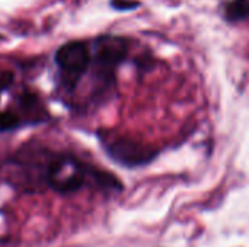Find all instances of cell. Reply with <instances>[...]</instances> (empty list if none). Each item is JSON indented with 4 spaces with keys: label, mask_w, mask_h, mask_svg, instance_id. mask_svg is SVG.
<instances>
[{
    "label": "cell",
    "mask_w": 249,
    "mask_h": 247,
    "mask_svg": "<svg viewBox=\"0 0 249 247\" xmlns=\"http://www.w3.org/2000/svg\"><path fill=\"white\" fill-rule=\"evenodd\" d=\"M101 141L104 150L107 151V156L112 162L130 169L146 166L159 154V150L156 147L125 135L101 137Z\"/></svg>",
    "instance_id": "3957f363"
},
{
    "label": "cell",
    "mask_w": 249,
    "mask_h": 247,
    "mask_svg": "<svg viewBox=\"0 0 249 247\" xmlns=\"http://www.w3.org/2000/svg\"><path fill=\"white\" fill-rule=\"evenodd\" d=\"M20 127H23V121L18 112H15L13 109L0 111V132L15 131Z\"/></svg>",
    "instance_id": "52a82bcc"
},
{
    "label": "cell",
    "mask_w": 249,
    "mask_h": 247,
    "mask_svg": "<svg viewBox=\"0 0 249 247\" xmlns=\"http://www.w3.org/2000/svg\"><path fill=\"white\" fill-rule=\"evenodd\" d=\"M18 105L20 109L19 116L22 118L23 125L25 124H31V125L41 124L50 118V114H48L45 105L35 93H31V92L22 93L18 99Z\"/></svg>",
    "instance_id": "5b68a950"
},
{
    "label": "cell",
    "mask_w": 249,
    "mask_h": 247,
    "mask_svg": "<svg viewBox=\"0 0 249 247\" xmlns=\"http://www.w3.org/2000/svg\"><path fill=\"white\" fill-rule=\"evenodd\" d=\"M55 64L67 89H74L80 79L90 68L92 52L86 42L71 41L63 44L55 52Z\"/></svg>",
    "instance_id": "277c9868"
},
{
    "label": "cell",
    "mask_w": 249,
    "mask_h": 247,
    "mask_svg": "<svg viewBox=\"0 0 249 247\" xmlns=\"http://www.w3.org/2000/svg\"><path fill=\"white\" fill-rule=\"evenodd\" d=\"M90 166L71 154L54 156L45 172L47 185L57 194L67 195L83 188L89 178Z\"/></svg>",
    "instance_id": "7a4b0ae2"
},
{
    "label": "cell",
    "mask_w": 249,
    "mask_h": 247,
    "mask_svg": "<svg viewBox=\"0 0 249 247\" xmlns=\"http://www.w3.org/2000/svg\"><path fill=\"white\" fill-rule=\"evenodd\" d=\"M225 17L231 22L249 19V0H232L225 7Z\"/></svg>",
    "instance_id": "8992f818"
},
{
    "label": "cell",
    "mask_w": 249,
    "mask_h": 247,
    "mask_svg": "<svg viewBox=\"0 0 249 247\" xmlns=\"http://www.w3.org/2000/svg\"><path fill=\"white\" fill-rule=\"evenodd\" d=\"M90 68L98 90H107L115 83V71L128 54L127 41L121 36L105 35L92 45Z\"/></svg>",
    "instance_id": "6da1fadb"
},
{
    "label": "cell",
    "mask_w": 249,
    "mask_h": 247,
    "mask_svg": "<svg viewBox=\"0 0 249 247\" xmlns=\"http://www.w3.org/2000/svg\"><path fill=\"white\" fill-rule=\"evenodd\" d=\"M137 3H133V1H121V0H114L112 1V6L115 9H133V6H136Z\"/></svg>",
    "instance_id": "ba28073f"
}]
</instances>
